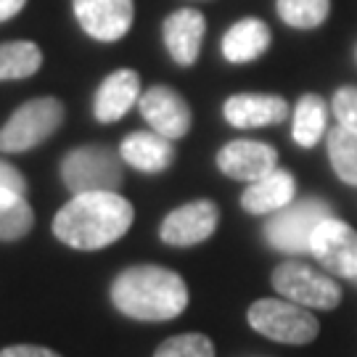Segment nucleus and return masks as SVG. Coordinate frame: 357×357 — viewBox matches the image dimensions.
I'll use <instances>...</instances> for the list:
<instances>
[{"label": "nucleus", "instance_id": "f257e3e1", "mask_svg": "<svg viewBox=\"0 0 357 357\" xmlns=\"http://www.w3.org/2000/svg\"><path fill=\"white\" fill-rule=\"evenodd\" d=\"M132 204L119 193H77L53 217L56 238L72 249L96 252L119 241L132 225Z\"/></svg>", "mask_w": 357, "mask_h": 357}, {"label": "nucleus", "instance_id": "f03ea898", "mask_svg": "<svg viewBox=\"0 0 357 357\" xmlns=\"http://www.w3.org/2000/svg\"><path fill=\"white\" fill-rule=\"evenodd\" d=\"M112 302L132 320L162 323L188 307V286L175 270L159 265H132L112 283Z\"/></svg>", "mask_w": 357, "mask_h": 357}, {"label": "nucleus", "instance_id": "7ed1b4c3", "mask_svg": "<svg viewBox=\"0 0 357 357\" xmlns=\"http://www.w3.org/2000/svg\"><path fill=\"white\" fill-rule=\"evenodd\" d=\"M61 180L75 193H119L122 188V156L106 146H79L64 156Z\"/></svg>", "mask_w": 357, "mask_h": 357}, {"label": "nucleus", "instance_id": "20e7f679", "mask_svg": "<svg viewBox=\"0 0 357 357\" xmlns=\"http://www.w3.org/2000/svg\"><path fill=\"white\" fill-rule=\"evenodd\" d=\"M64 122V103L53 96L32 98L19 106L11 119L0 128V151L24 153L45 143Z\"/></svg>", "mask_w": 357, "mask_h": 357}, {"label": "nucleus", "instance_id": "39448f33", "mask_svg": "<svg viewBox=\"0 0 357 357\" xmlns=\"http://www.w3.org/2000/svg\"><path fill=\"white\" fill-rule=\"evenodd\" d=\"M246 320L257 333L281 344H310L320 333L315 315L289 299H259L249 307Z\"/></svg>", "mask_w": 357, "mask_h": 357}, {"label": "nucleus", "instance_id": "423d86ee", "mask_svg": "<svg viewBox=\"0 0 357 357\" xmlns=\"http://www.w3.org/2000/svg\"><path fill=\"white\" fill-rule=\"evenodd\" d=\"M328 217H331V206L320 199L296 202V204H289L278 212H273L270 222L265 225V238L278 252L302 255V252H310L312 233Z\"/></svg>", "mask_w": 357, "mask_h": 357}, {"label": "nucleus", "instance_id": "0eeeda50", "mask_svg": "<svg viewBox=\"0 0 357 357\" xmlns=\"http://www.w3.org/2000/svg\"><path fill=\"white\" fill-rule=\"evenodd\" d=\"M273 286L283 299L294 305L333 310L342 302V289L326 273L302 265V262H283L273 270Z\"/></svg>", "mask_w": 357, "mask_h": 357}, {"label": "nucleus", "instance_id": "6e6552de", "mask_svg": "<svg viewBox=\"0 0 357 357\" xmlns=\"http://www.w3.org/2000/svg\"><path fill=\"white\" fill-rule=\"evenodd\" d=\"M310 255L331 275L357 278V230L336 217L323 220L310 241Z\"/></svg>", "mask_w": 357, "mask_h": 357}, {"label": "nucleus", "instance_id": "1a4fd4ad", "mask_svg": "<svg viewBox=\"0 0 357 357\" xmlns=\"http://www.w3.org/2000/svg\"><path fill=\"white\" fill-rule=\"evenodd\" d=\"M141 116L153 128V132L165 135L169 141L185 138L191 130V106L178 90L165 88V85H153L138 98Z\"/></svg>", "mask_w": 357, "mask_h": 357}, {"label": "nucleus", "instance_id": "9d476101", "mask_svg": "<svg viewBox=\"0 0 357 357\" xmlns=\"http://www.w3.org/2000/svg\"><path fill=\"white\" fill-rule=\"evenodd\" d=\"M217 222H220V209L215 202L199 199V202H188L172 209L165 217L159 236L169 246H196L215 233Z\"/></svg>", "mask_w": 357, "mask_h": 357}, {"label": "nucleus", "instance_id": "9b49d317", "mask_svg": "<svg viewBox=\"0 0 357 357\" xmlns=\"http://www.w3.org/2000/svg\"><path fill=\"white\" fill-rule=\"evenodd\" d=\"M75 16L90 38L114 43L132 26V0H75Z\"/></svg>", "mask_w": 357, "mask_h": 357}, {"label": "nucleus", "instance_id": "f8f14e48", "mask_svg": "<svg viewBox=\"0 0 357 357\" xmlns=\"http://www.w3.org/2000/svg\"><path fill=\"white\" fill-rule=\"evenodd\" d=\"M217 167L233 180L255 183L278 169V151L259 141H233L217 153Z\"/></svg>", "mask_w": 357, "mask_h": 357}, {"label": "nucleus", "instance_id": "ddd939ff", "mask_svg": "<svg viewBox=\"0 0 357 357\" xmlns=\"http://www.w3.org/2000/svg\"><path fill=\"white\" fill-rule=\"evenodd\" d=\"M222 114L233 128H268L289 116V103L281 96H270V93H238L225 101Z\"/></svg>", "mask_w": 357, "mask_h": 357}, {"label": "nucleus", "instance_id": "4468645a", "mask_svg": "<svg viewBox=\"0 0 357 357\" xmlns=\"http://www.w3.org/2000/svg\"><path fill=\"white\" fill-rule=\"evenodd\" d=\"M141 98V77L135 69H116L101 82L93 101V114L98 122L109 125L128 114Z\"/></svg>", "mask_w": 357, "mask_h": 357}, {"label": "nucleus", "instance_id": "2eb2a0df", "mask_svg": "<svg viewBox=\"0 0 357 357\" xmlns=\"http://www.w3.org/2000/svg\"><path fill=\"white\" fill-rule=\"evenodd\" d=\"M206 32L204 13L196 8H180L169 13L165 22V45L169 56L175 59V64L191 66L199 59L202 51V40Z\"/></svg>", "mask_w": 357, "mask_h": 357}, {"label": "nucleus", "instance_id": "dca6fc26", "mask_svg": "<svg viewBox=\"0 0 357 357\" xmlns=\"http://www.w3.org/2000/svg\"><path fill=\"white\" fill-rule=\"evenodd\" d=\"M296 196L294 175L286 169H273L262 180H255L241 193V206L249 215H273L283 206H289Z\"/></svg>", "mask_w": 357, "mask_h": 357}, {"label": "nucleus", "instance_id": "f3484780", "mask_svg": "<svg viewBox=\"0 0 357 357\" xmlns=\"http://www.w3.org/2000/svg\"><path fill=\"white\" fill-rule=\"evenodd\" d=\"M119 156L146 175H159L175 159L172 141L159 132H132L119 146Z\"/></svg>", "mask_w": 357, "mask_h": 357}, {"label": "nucleus", "instance_id": "a211bd4d", "mask_svg": "<svg viewBox=\"0 0 357 357\" xmlns=\"http://www.w3.org/2000/svg\"><path fill=\"white\" fill-rule=\"evenodd\" d=\"M270 26L262 19H241L222 38V56L230 64H249L270 48Z\"/></svg>", "mask_w": 357, "mask_h": 357}, {"label": "nucleus", "instance_id": "6ab92c4d", "mask_svg": "<svg viewBox=\"0 0 357 357\" xmlns=\"http://www.w3.org/2000/svg\"><path fill=\"white\" fill-rule=\"evenodd\" d=\"M323 132H326V103L315 93H307L294 109V141L302 149H312V146H318Z\"/></svg>", "mask_w": 357, "mask_h": 357}, {"label": "nucleus", "instance_id": "aec40b11", "mask_svg": "<svg viewBox=\"0 0 357 357\" xmlns=\"http://www.w3.org/2000/svg\"><path fill=\"white\" fill-rule=\"evenodd\" d=\"M35 225V212L24 193L0 188V241H19Z\"/></svg>", "mask_w": 357, "mask_h": 357}, {"label": "nucleus", "instance_id": "412c9836", "mask_svg": "<svg viewBox=\"0 0 357 357\" xmlns=\"http://www.w3.org/2000/svg\"><path fill=\"white\" fill-rule=\"evenodd\" d=\"M43 66V51L29 40L0 43V82L3 79H26Z\"/></svg>", "mask_w": 357, "mask_h": 357}, {"label": "nucleus", "instance_id": "4be33fe9", "mask_svg": "<svg viewBox=\"0 0 357 357\" xmlns=\"http://www.w3.org/2000/svg\"><path fill=\"white\" fill-rule=\"evenodd\" d=\"M326 143H328V159H331L333 172L347 185H357V135L336 125L328 132Z\"/></svg>", "mask_w": 357, "mask_h": 357}, {"label": "nucleus", "instance_id": "5701e85b", "mask_svg": "<svg viewBox=\"0 0 357 357\" xmlns=\"http://www.w3.org/2000/svg\"><path fill=\"white\" fill-rule=\"evenodd\" d=\"M278 16L294 29H315L328 19L331 0H278Z\"/></svg>", "mask_w": 357, "mask_h": 357}, {"label": "nucleus", "instance_id": "b1692460", "mask_svg": "<svg viewBox=\"0 0 357 357\" xmlns=\"http://www.w3.org/2000/svg\"><path fill=\"white\" fill-rule=\"evenodd\" d=\"M153 357H215V344L204 333H180L162 342Z\"/></svg>", "mask_w": 357, "mask_h": 357}, {"label": "nucleus", "instance_id": "393cba45", "mask_svg": "<svg viewBox=\"0 0 357 357\" xmlns=\"http://www.w3.org/2000/svg\"><path fill=\"white\" fill-rule=\"evenodd\" d=\"M333 114L339 119V128L357 135V88L347 85L333 93Z\"/></svg>", "mask_w": 357, "mask_h": 357}, {"label": "nucleus", "instance_id": "a878e982", "mask_svg": "<svg viewBox=\"0 0 357 357\" xmlns=\"http://www.w3.org/2000/svg\"><path fill=\"white\" fill-rule=\"evenodd\" d=\"M0 188H8V191H19V193L26 191L24 175L16 167L8 165V162H3V159H0Z\"/></svg>", "mask_w": 357, "mask_h": 357}, {"label": "nucleus", "instance_id": "bb28decb", "mask_svg": "<svg viewBox=\"0 0 357 357\" xmlns=\"http://www.w3.org/2000/svg\"><path fill=\"white\" fill-rule=\"evenodd\" d=\"M0 357H61L48 347H35V344H13L0 349Z\"/></svg>", "mask_w": 357, "mask_h": 357}, {"label": "nucleus", "instance_id": "cd10ccee", "mask_svg": "<svg viewBox=\"0 0 357 357\" xmlns=\"http://www.w3.org/2000/svg\"><path fill=\"white\" fill-rule=\"evenodd\" d=\"M26 0H0V22H8L24 8Z\"/></svg>", "mask_w": 357, "mask_h": 357}, {"label": "nucleus", "instance_id": "c85d7f7f", "mask_svg": "<svg viewBox=\"0 0 357 357\" xmlns=\"http://www.w3.org/2000/svg\"><path fill=\"white\" fill-rule=\"evenodd\" d=\"M355 283H357V278H355Z\"/></svg>", "mask_w": 357, "mask_h": 357}]
</instances>
